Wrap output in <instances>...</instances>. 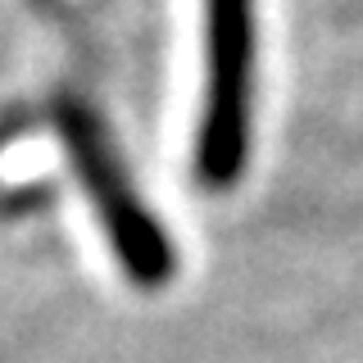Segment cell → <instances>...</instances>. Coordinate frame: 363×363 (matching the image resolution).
I'll use <instances>...</instances> for the list:
<instances>
[{
  "label": "cell",
  "mask_w": 363,
  "mask_h": 363,
  "mask_svg": "<svg viewBox=\"0 0 363 363\" xmlns=\"http://www.w3.org/2000/svg\"><path fill=\"white\" fill-rule=\"evenodd\" d=\"M55 128H60V141L68 150V164L77 168V177L86 186V200L100 213V227L109 232L123 272L145 291L164 286L173 277V264H177L173 241H168V232L150 213V204L136 196L132 173L123 168L118 150H113V136L105 132L100 113L86 100L64 96L55 105Z\"/></svg>",
  "instance_id": "cell-1"
},
{
  "label": "cell",
  "mask_w": 363,
  "mask_h": 363,
  "mask_svg": "<svg viewBox=\"0 0 363 363\" xmlns=\"http://www.w3.org/2000/svg\"><path fill=\"white\" fill-rule=\"evenodd\" d=\"M255 109V0H204V113L196 173L209 191L236 186Z\"/></svg>",
  "instance_id": "cell-2"
}]
</instances>
